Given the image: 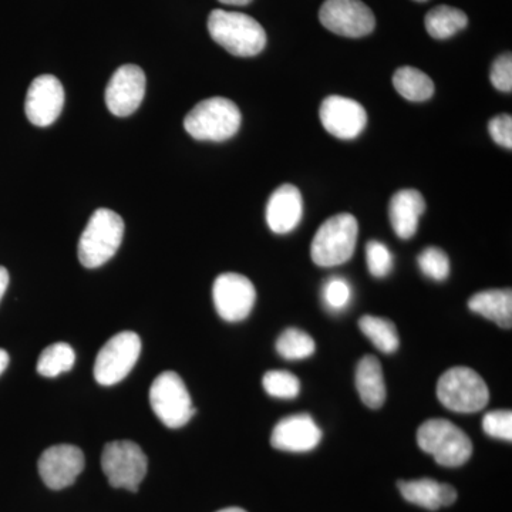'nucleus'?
<instances>
[{
    "label": "nucleus",
    "instance_id": "obj_1",
    "mask_svg": "<svg viewBox=\"0 0 512 512\" xmlns=\"http://www.w3.org/2000/svg\"><path fill=\"white\" fill-rule=\"evenodd\" d=\"M208 32L214 42L238 57L259 55L266 46V33L261 23L245 13L212 10Z\"/></svg>",
    "mask_w": 512,
    "mask_h": 512
},
{
    "label": "nucleus",
    "instance_id": "obj_2",
    "mask_svg": "<svg viewBox=\"0 0 512 512\" xmlns=\"http://www.w3.org/2000/svg\"><path fill=\"white\" fill-rule=\"evenodd\" d=\"M241 123V111L234 101L224 97H212L200 101L187 114L184 128L195 140L220 143L234 137Z\"/></svg>",
    "mask_w": 512,
    "mask_h": 512
},
{
    "label": "nucleus",
    "instance_id": "obj_3",
    "mask_svg": "<svg viewBox=\"0 0 512 512\" xmlns=\"http://www.w3.org/2000/svg\"><path fill=\"white\" fill-rule=\"evenodd\" d=\"M417 443L443 467H461L473 456L470 437L446 419L424 421L417 430Z\"/></svg>",
    "mask_w": 512,
    "mask_h": 512
},
{
    "label": "nucleus",
    "instance_id": "obj_4",
    "mask_svg": "<svg viewBox=\"0 0 512 512\" xmlns=\"http://www.w3.org/2000/svg\"><path fill=\"white\" fill-rule=\"evenodd\" d=\"M123 237L124 221L120 215L100 208L94 212L80 237V264L89 269L106 264L119 251Z\"/></svg>",
    "mask_w": 512,
    "mask_h": 512
},
{
    "label": "nucleus",
    "instance_id": "obj_5",
    "mask_svg": "<svg viewBox=\"0 0 512 512\" xmlns=\"http://www.w3.org/2000/svg\"><path fill=\"white\" fill-rule=\"evenodd\" d=\"M359 224L352 214H338L323 222L313 237L312 261L322 268L348 262L355 254Z\"/></svg>",
    "mask_w": 512,
    "mask_h": 512
},
{
    "label": "nucleus",
    "instance_id": "obj_6",
    "mask_svg": "<svg viewBox=\"0 0 512 512\" xmlns=\"http://www.w3.org/2000/svg\"><path fill=\"white\" fill-rule=\"evenodd\" d=\"M437 397L444 407L456 413H477L487 407L490 392L483 377L470 367L448 369L437 382Z\"/></svg>",
    "mask_w": 512,
    "mask_h": 512
},
{
    "label": "nucleus",
    "instance_id": "obj_7",
    "mask_svg": "<svg viewBox=\"0 0 512 512\" xmlns=\"http://www.w3.org/2000/svg\"><path fill=\"white\" fill-rule=\"evenodd\" d=\"M150 404L168 429H180L195 414L187 386L175 372H164L156 377L150 387Z\"/></svg>",
    "mask_w": 512,
    "mask_h": 512
},
{
    "label": "nucleus",
    "instance_id": "obj_8",
    "mask_svg": "<svg viewBox=\"0 0 512 512\" xmlns=\"http://www.w3.org/2000/svg\"><path fill=\"white\" fill-rule=\"evenodd\" d=\"M146 454L133 441H111L101 454V468L111 487L126 488L137 493L147 474Z\"/></svg>",
    "mask_w": 512,
    "mask_h": 512
},
{
    "label": "nucleus",
    "instance_id": "obj_9",
    "mask_svg": "<svg viewBox=\"0 0 512 512\" xmlns=\"http://www.w3.org/2000/svg\"><path fill=\"white\" fill-rule=\"evenodd\" d=\"M141 353V339L137 333H117L106 342L94 363V377L101 386L120 383L136 366Z\"/></svg>",
    "mask_w": 512,
    "mask_h": 512
},
{
    "label": "nucleus",
    "instance_id": "obj_10",
    "mask_svg": "<svg viewBox=\"0 0 512 512\" xmlns=\"http://www.w3.org/2000/svg\"><path fill=\"white\" fill-rule=\"evenodd\" d=\"M320 23L339 36L359 39L375 30L376 18L362 0H326L319 10Z\"/></svg>",
    "mask_w": 512,
    "mask_h": 512
},
{
    "label": "nucleus",
    "instance_id": "obj_11",
    "mask_svg": "<svg viewBox=\"0 0 512 512\" xmlns=\"http://www.w3.org/2000/svg\"><path fill=\"white\" fill-rule=\"evenodd\" d=\"M212 298L218 315L227 322L247 319L256 302L255 286L247 276L227 272L215 279Z\"/></svg>",
    "mask_w": 512,
    "mask_h": 512
},
{
    "label": "nucleus",
    "instance_id": "obj_12",
    "mask_svg": "<svg viewBox=\"0 0 512 512\" xmlns=\"http://www.w3.org/2000/svg\"><path fill=\"white\" fill-rule=\"evenodd\" d=\"M319 116L323 128L340 140H355L367 126L365 107L348 97H326Z\"/></svg>",
    "mask_w": 512,
    "mask_h": 512
},
{
    "label": "nucleus",
    "instance_id": "obj_13",
    "mask_svg": "<svg viewBox=\"0 0 512 512\" xmlns=\"http://www.w3.org/2000/svg\"><path fill=\"white\" fill-rule=\"evenodd\" d=\"M146 94V74L136 64H124L111 76L106 104L117 117H127L140 107Z\"/></svg>",
    "mask_w": 512,
    "mask_h": 512
},
{
    "label": "nucleus",
    "instance_id": "obj_14",
    "mask_svg": "<svg viewBox=\"0 0 512 512\" xmlns=\"http://www.w3.org/2000/svg\"><path fill=\"white\" fill-rule=\"evenodd\" d=\"M39 474L50 490H63L72 485L84 470V454L79 447L57 444L43 451L39 458Z\"/></svg>",
    "mask_w": 512,
    "mask_h": 512
},
{
    "label": "nucleus",
    "instance_id": "obj_15",
    "mask_svg": "<svg viewBox=\"0 0 512 512\" xmlns=\"http://www.w3.org/2000/svg\"><path fill=\"white\" fill-rule=\"evenodd\" d=\"M63 104V84L52 74H43L30 84L25 101L26 116L35 126L47 127L60 116Z\"/></svg>",
    "mask_w": 512,
    "mask_h": 512
},
{
    "label": "nucleus",
    "instance_id": "obj_16",
    "mask_svg": "<svg viewBox=\"0 0 512 512\" xmlns=\"http://www.w3.org/2000/svg\"><path fill=\"white\" fill-rule=\"evenodd\" d=\"M322 430L309 414L285 417L272 431L271 444L276 450L306 453L319 446Z\"/></svg>",
    "mask_w": 512,
    "mask_h": 512
},
{
    "label": "nucleus",
    "instance_id": "obj_17",
    "mask_svg": "<svg viewBox=\"0 0 512 512\" xmlns=\"http://www.w3.org/2000/svg\"><path fill=\"white\" fill-rule=\"evenodd\" d=\"M302 217L301 191L292 184L276 188L266 205V222L271 231L279 235L289 234L301 224Z\"/></svg>",
    "mask_w": 512,
    "mask_h": 512
},
{
    "label": "nucleus",
    "instance_id": "obj_18",
    "mask_svg": "<svg viewBox=\"0 0 512 512\" xmlns=\"http://www.w3.org/2000/svg\"><path fill=\"white\" fill-rule=\"evenodd\" d=\"M426 212V201L417 190H400L390 200L389 215L393 231L400 239L416 235L421 215Z\"/></svg>",
    "mask_w": 512,
    "mask_h": 512
},
{
    "label": "nucleus",
    "instance_id": "obj_19",
    "mask_svg": "<svg viewBox=\"0 0 512 512\" xmlns=\"http://www.w3.org/2000/svg\"><path fill=\"white\" fill-rule=\"evenodd\" d=\"M356 389L369 409H380L386 402V384L377 357L367 355L360 360L356 369Z\"/></svg>",
    "mask_w": 512,
    "mask_h": 512
},
{
    "label": "nucleus",
    "instance_id": "obj_20",
    "mask_svg": "<svg viewBox=\"0 0 512 512\" xmlns=\"http://www.w3.org/2000/svg\"><path fill=\"white\" fill-rule=\"evenodd\" d=\"M471 312L484 316L497 323L500 328L511 329L512 326V292L511 289H491L476 293L468 301Z\"/></svg>",
    "mask_w": 512,
    "mask_h": 512
},
{
    "label": "nucleus",
    "instance_id": "obj_21",
    "mask_svg": "<svg viewBox=\"0 0 512 512\" xmlns=\"http://www.w3.org/2000/svg\"><path fill=\"white\" fill-rule=\"evenodd\" d=\"M467 25L468 18L463 10L446 5L431 9L424 19L427 33L437 40L450 39L460 30L466 29Z\"/></svg>",
    "mask_w": 512,
    "mask_h": 512
},
{
    "label": "nucleus",
    "instance_id": "obj_22",
    "mask_svg": "<svg viewBox=\"0 0 512 512\" xmlns=\"http://www.w3.org/2000/svg\"><path fill=\"white\" fill-rule=\"evenodd\" d=\"M397 93L409 101H427L433 97L434 83L426 73L412 66H403L393 76Z\"/></svg>",
    "mask_w": 512,
    "mask_h": 512
},
{
    "label": "nucleus",
    "instance_id": "obj_23",
    "mask_svg": "<svg viewBox=\"0 0 512 512\" xmlns=\"http://www.w3.org/2000/svg\"><path fill=\"white\" fill-rule=\"evenodd\" d=\"M359 328L380 352L392 355L399 349V333L392 320L366 315L359 319Z\"/></svg>",
    "mask_w": 512,
    "mask_h": 512
},
{
    "label": "nucleus",
    "instance_id": "obj_24",
    "mask_svg": "<svg viewBox=\"0 0 512 512\" xmlns=\"http://www.w3.org/2000/svg\"><path fill=\"white\" fill-rule=\"evenodd\" d=\"M400 494L409 503L419 505L426 510L437 511L441 508V483L431 478L403 481L397 483Z\"/></svg>",
    "mask_w": 512,
    "mask_h": 512
},
{
    "label": "nucleus",
    "instance_id": "obj_25",
    "mask_svg": "<svg viewBox=\"0 0 512 512\" xmlns=\"http://www.w3.org/2000/svg\"><path fill=\"white\" fill-rule=\"evenodd\" d=\"M76 362V353L67 343L57 342L43 350L37 360V372L43 377H56L69 372Z\"/></svg>",
    "mask_w": 512,
    "mask_h": 512
},
{
    "label": "nucleus",
    "instance_id": "obj_26",
    "mask_svg": "<svg viewBox=\"0 0 512 512\" xmlns=\"http://www.w3.org/2000/svg\"><path fill=\"white\" fill-rule=\"evenodd\" d=\"M276 350L286 360H302L311 357L316 343L311 335L301 329L289 328L278 338Z\"/></svg>",
    "mask_w": 512,
    "mask_h": 512
},
{
    "label": "nucleus",
    "instance_id": "obj_27",
    "mask_svg": "<svg viewBox=\"0 0 512 512\" xmlns=\"http://www.w3.org/2000/svg\"><path fill=\"white\" fill-rule=\"evenodd\" d=\"M262 383L265 392L276 399L291 400L301 393V382L298 377L286 370H271L265 373Z\"/></svg>",
    "mask_w": 512,
    "mask_h": 512
},
{
    "label": "nucleus",
    "instance_id": "obj_28",
    "mask_svg": "<svg viewBox=\"0 0 512 512\" xmlns=\"http://www.w3.org/2000/svg\"><path fill=\"white\" fill-rule=\"evenodd\" d=\"M417 264L420 271L433 281H446L450 275V259L443 249L436 247L423 249L417 258Z\"/></svg>",
    "mask_w": 512,
    "mask_h": 512
},
{
    "label": "nucleus",
    "instance_id": "obj_29",
    "mask_svg": "<svg viewBox=\"0 0 512 512\" xmlns=\"http://www.w3.org/2000/svg\"><path fill=\"white\" fill-rule=\"evenodd\" d=\"M323 302L329 311L339 313L345 311L352 301V286L342 276H332L323 285Z\"/></svg>",
    "mask_w": 512,
    "mask_h": 512
},
{
    "label": "nucleus",
    "instance_id": "obj_30",
    "mask_svg": "<svg viewBox=\"0 0 512 512\" xmlns=\"http://www.w3.org/2000/svg\"><path fill=\"white\" fill-rule=\"evenodd\" d=\"M366 261L370 274L386 278L392 272L394 256L383 242L370 241L366 245Z\"/></svg>",
    "mask_w": 512,
    "mask_h": 512
},
{
    "label": "nucleus",
    "instance_id": "obj_31",
    "mask_svg": "<svg viewBox=\"0 0 512 512\" xmlns=\"http://www.w3.org/2000/svg\"><path fill=\"white\" fill-rule=\"evenodd\" d=\"M483 430L490 437L505 441L512 440V413L511 410H493L485 414Z\"/></svg>",
    "mask_w": 512,
    "mask_h": 512
},
{
    "label": "nucleus",
    "instance_id": "obj_32",
    "mask_svg": "<svg viewBox=\"0 0 512 512\" xmlns=\"http://www.w3.org/2000/svg\"><path fill=\"white\" fill-rule=\"evenodd\" d=\"M491 83L500 92L511 93L512 90V57L511 53L498 57L493 63L490 73Z\"/></svg>",
    "mask_w": 512,
    "mask_h": 512
},
{
    "label": "nucleus",
    "instance_id": "obj_33",
    "mask_svg": "<svg viewBox=\"0 0 512 512\" xmlns=\"http://www.w3.org/2000/svg\"><path fill=\"white\" fill-rule=\"evenodd\" d=\"M488 133L498 146L511 150L512 148V117L510 114H500L488 123Z\"/></svg>",
    "mask_w": 512,
    "mask_h": 512
},
{
    "label": "nucleus",
    "instance_id": "obj_34",
    "mask_svg": "<svg viewBox=\"0 0 512 512\" xmlns=\"http://www.w3.org/2000/svg\"><path fill=\"white\" fill-rule=\"evenodd\" d=\"M457 490L450 484L441 483V507H450L456 503Z\"/></svg>",
    "mask_w": 512,
    "mask_h": 512
},
{
    "label": "nucleus",
    "instance_id": "obj_35",
    "mask_svg": "<svg viewBox=\"0 0 512 512\" xmlns=\"http://www.w3.org/2000/svg\"><path fill=\"white\" fill-rule=\"evenodd\" d=\"M9 286V272L8 269L0 266V301H2L3 295H5L6 289Z\"/></svg>",
    "mask_w": 512,
    "mask_h": 512
},
{
    "label": "nucleus",
    "instance_id": "obj_36",
    "mask_svg": "<svg viewBox=\"0 0 512 512\" xmlns=\"http://www.w3.org/2000/svg\"><path fill=\"white\" fill-rule=\"evenodd\" d=\"M9 365V355L6 350L0 349V375L5 372L6 367Z\"/></svg>",
    "mask_w": 512,
    "mask_h": 512
},
{
    "label": "nucleus",
    "instance_id": "obj_37",
    "mask_svg": "<svg viewBox=\"0 0 512 512\" xmlns=\"http://www.w3.org/2000/svg\"><path fill=\"white\" fill-rule=\"evenodd\" d=\"M218 2L229 6H247L252 2V0H218Z\"/></svg>",
    "mask_w": 512,
    "mask_h": 512
},
{
    "label": "nucleus",
    "instance_id": "obj_38",
    "mask_svg": "<svg viewBox=\"0 0 512 512\" xmlns=\"http://www.w3.org/2000/svg\"><path fill=\"white\" fill-rule=\"evenodd\" d=\"M217 512H247V511L242 510V508L231 507V508H225V510H221V511H217Z\"/></svg>",
    "mask_w": 512,
    "mask_h": 512
},
{
    "label": "nucleus",
    "instance_id": "obj_39",
    "mask_svg": "<svg viewBox=\"0 0 512 512\" xmlns=\"http://www.w3.org/2000/svg\"><path fill=\"white\" fill-rule=\"evenodd\" d=\"M414 2H420V3H423V2H427V0H414Z\"/></svg>",
    "mask_w": 512,
    "mask_h": 512
}]
</instances>
